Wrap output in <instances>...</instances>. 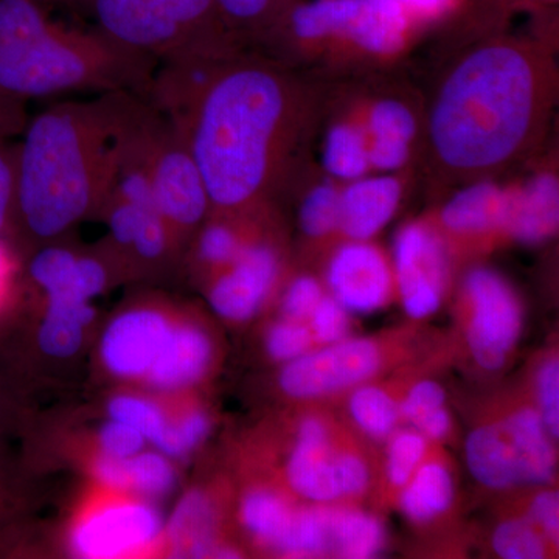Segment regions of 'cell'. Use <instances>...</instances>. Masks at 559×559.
<instances>
[{"instance_id":"cell-29","label":"cell","mask_w":559,"mask_h":559,"mask_svg":"<svg viewBox=\"0 0 559 559\" xmlns=\"http://www.w3.org/2000/svg\"><path fill=\"white\" fill-rule=\"evenodd\" d=\"M323 165L334 178L356 180L370 167L366 134L352 124H340L330 131L323 150Z\"/></svg>"},{"instance_id":"cell-1","label":"cell","mask_w":559,"mask_h":559,"mask_svg":"<svg viewBox=\"0 0 559 559\" xmlns=\"http://www.w3.org/2000/svg\"><path fill=\"white\" fill-rule=\"evenodd\" d=\"M151 103L182 132L212 209L234 212L259 200L288 128V91L277 73L259 66L176 70L157 81Z\"/></svg>"},{"instance_id":"cell-52","label":"cell","mask_w":559,"mask_h":559,"mask_svg":"<svg viewBox=\"0 0 559 559\" xmlns=\"http://www.w3.org/2000/svg\"><path fill=\"white\" fill-rule=\"evenodd\" d=\"M11 417L10 401L7 396L5 389L0 384V439H2L3 432L9 428Z\"/></svg>"},{"instance_id":"cell-31","label":"cell","mask_w":559,"mask_h":559,"mask_svg":"<svg viewBox=\"0 0 559 559\" xmlns=\"http://www.w3.org/2000/svg\"><path fill=\"white\" fill-rule=\"evenodd\" d=\"M349 412L364 432L373 439H385L395 429L400 411L384 390L367 385L353 393Z\"/></svg>"},{"instance_id":"cell-28","label":"cell","mask_w":559,"mask_h":559,"mask_svg":"<svg viewBox=\"0 0 559 559\" xmlns=\"http://www.w3.org/2000/svg\"><path fill=\"white\" fill-rule=\"evenodd\" d=\"M384 528L374 516L360 511L334 510L331 551L347 559H367L380 554Z\"/></svg>"},{"instance_id":"cell-53","label":"cell","mask_w":559,"mask_h":559,"mask_svg":"<svg viewBox=\"0 0 559 559\" xmlns=\"http://www.w3.org/2000/svg\"><path fill=\"white\" fill-rule=\"evenodd\" d=\"M36 2L43 3L44 7L50 5H64V7H76V9L86 10L87 0H36Z\"/></svg>"},{"instance_id":"cell-32","label":"cell","mask_w":559,"mask_h":559,"mask_svg":"<svg viewBox=\"0 0 559 559\" xmlns=\"http://www.w3.org/2000/svg\"><path fill=\"white\" fill-rule=\"evenodd\" d=\"M210 432V418L204 411L197 407L179 411L175 417L168 415L167 430L159 447L160 451L171 460L189 457L191 452L201 447Z\"/></svg>"},{"instance_id":"cell-17","label":"cell","mask_w":559,"mask_h":559,"mask_svg":"<svg viewBox=\"0 0 559 559\" xmlns=\"http://www.w3.org/2000/svg\"><path fill=\"white\" fill-rule=\"evenodd\" d=\"M400 200L396 179H356L340 194V229L352 240H370L395 215Z\"/></svg>"},{"instance_id":"cell-26","label":"cell","mask_w":559,"mask_h":559,"mask_svg":"<svg viewBox=\"0 0 559 559\" xmlns=\"http://www.w3.org/2000/svg\"><path fill=\"white\" fill-rule=\"evenodd\" d=\"M294 509L282 496L271 489H253L242 499L240 518L242 525L259 543L277 551Z\"/></svg>"},{"instance_id":"cell-12","label":"cell","mask_w":559,"mask_h":559,"mask_svg":"<svg viewBox=\"0 0 559 559\" xmlns=\"http://www.w3.org/2000/svg\"><path fill=\"white\" fill-rule=\"evenodd\" d=\"M395 270L401 299L414 319L429 318L440 308L447 257L440 238L423 224H411L395 242Z\"/></svg>"},{"instance_id":"cell-8","label":"cell","mask_w":559,"mask_h":559,"mask_svg":"<svg viewBox=\"0 0 559 559\" xmlns=\"http://www.w3.org/2000/svg\"><path fill=\"white\" fill-rule=\"evenodd\" d=\"M81 511L69 533L75 557L116 559L153 554L164 544L165 521L151 500L114 495Z\"/></svg>"},{"instance_id":"cell-33","label":"cell","mask_w":559,"mask_h":559,"mask_svg":"<svg viewBox=\"0 0 559 559\" xmlns=\"http://www.w3.org/2000/svg\"><path fill=\"white\" fill-rule=\"evenodd\" d=\"M242 246L245 242L230 224L213 221L198 234L194 257L202 267L221 272L234 263Z\"/></svg>"},{"instance_id":"cell-21","label":"cell","mask_w":559,"mask_h":559,"mask_svg":"<svg viewBox=\"0 0 559 559\" xmlns=\"http://www.w3.org/2000/svg\"><path fill=\"white\" fill-rule=\"evenodd\" d=\"M417 131L414 116L403 103L380 102L370 116V165L378 170H399L409 157V145Z\"/></svg>"},{"instance_id":"cell-13","label":"cell","mask_w":559,"mask_h":559,"mask_svg":"<svg viewBox=\"0 0 559 559\" xmlns=\"http://www.w3.org/2000/svg\"><path fill=\"white\" fill-rule=\"evenodd\" d=\"M278 272L277 250L267 242H245L234 263L218 272L210 285V307L231 322L253 318L270 297Z\"/></svg>"},{"instance_id":"cell-35","label":"cell","mask_w":559,"mask_h":559,"mask_svg":"<svg viewBox=\"0 0 559 559\" xmlns=\"http://www.w3.org/2000/svg\"><path fill=\"white\" fill-rule=\"evenodd\" d=\"M300 227L308 237H323L340 227V193L330 183L312 189L300 207Z\"/></svg>"},{"instance_id":"cell-37","label":"cell","mask_w":559,"mask_h":559,"mask_svg":"<svg viewBox=\"0 0 559 559\" xmlns=\"http://www.w3.org/2000/svg\"><path fill=\"white\" fill-rule=\"evenodd\" d=\"M314 337L304 322L296 320H280L271 326L266 336L267 355L278 362H289L299 358L311 348Z\"/></svg>"},{"instance_id":"cell-14","label":"cell","mask_w":559,"mask_h":559,"mask_svg":"<svg viewBox=\"0 0 559 559\" xmlns=\"http://www.w3.org/2000/svg\"><path fill=\"white\" fill-rule=\"evenodd\" d=\"M329 285L334 299L349 312L369 314L384 307L392 293V272L380 250L349 242L331 260Z\"/></svg>"},{"instance_id":"cell-43","label":"cell","mask_w":559,"mask_h":559,"mask_svg":"<svg viewBox=\"0 0 559 559\" xmlns=\"http://www.w3.org/2000/svg\"><path fill=\"white\" fill-rule=\"evenodd\" d=\"M14 145L0 140V237H13Z\"/></svg>"},{"instance_id":"cell-16","label":"cell","mask_w":559,"mask_h":559,"mask_svg":"<svg viewBox=\"0 0 559 559\" xmlns=\"http://www.w3.org/2000/svg\"><path fill=\"white\" fill-rule=\"evenodd\" d=\"M286 476L294 491L325 503L342 496L336 457L330 448L329 432L318 418L304 419L290 452Z\"/></svg>"},{"instance_id":"cell-7","label":"cell","mask_w":559,"mask_h":559,"mask_svg":"<svg viewBox=\"0 0 559 559\" xmlns=\"http://www.w3.org/2000/svg\"><path fill=\"white\" fill-rule=\"evenodd\" d=\"M550 439L539 412L521 409L469 433L466 465L474 479L487 488L549 484L557 463Z\"/></svg>"},{"instance_id":"cell-44","label":"cell","mask_w":559,"mask_h":559,"mask_svg":"<svg viewBox=\"0 0 559 559\" xmlns=\"http://www.w3.org/2000/svg\"><path fill=\"white\" fill-rule=\"evenodd\" d=\"M444 406V390L433 381H421L401 404V415L417 425L419 419Z\"/></svg>"},{"instance_id":"cell-9","label":"cell","mask_w":559,"mask_h":559,"mask_svg":"<svg viewBox=\"0 0 559 559\" xmlns=\"http://www.w3.org/2000/svg\"><path fill=\"white\" fill-rule=\"evenodd\" d=\"M465 294L469 304L466 340L471 355L481 369H502L521 336L520 300L509 283L487 267L469 272Z\"/></svg>"},{"instance_id":"cell-51","label":"cell","mask_w":559,"mask_h":559,"mask_svg":"<svg viewBox=\"0 0 559 559\" xmlns=\"http://www.w3.org/2000/svg\"><path fill=\"white\" fill-rule=\"evenodd\" d=\"M388 2L395 3L406 13L407 10L419 11V13H433V11L443 9L448 0H388Z\"/></svg>"},{"instance_id":"cell-22","label":"cell","mask_w":559,"mask_h":559,"mask_svg":"<svg viewBox=\"0 0 559 559\" xmlns=\"http://www.w3.org/2000/svg\"><path fill=\"white\" fill-rule=\"evenodd\" d=\"M507 193L495 183L480 182L460 191L441 212L444 226L457 234H480L503 226Z\"/></svg>"},{"instance_id":"cell-46","label":"cell","mask_w":559,"mask_h":559,"mask_svg":"<svg viewBox=\"0 0 559 559\" xmlns=\"http://www.w3.org/2000/svg\"><path fill=\"white\" fill-rule=\"evenodd\" d=\"M337 479L342 496H359L369 485V468L356 454L336 455Z\"/></svg>"},{"instance_id":"cell-27","label":"cell","mask_w":559,"mask_h":559,"mask_svg":"<svg viewBox=\"0 0 559 559\" xmlns=\"http://www.w3.org/2000/svg\"><path fill=\"white\" fill-rule=\"evenodd\" d=\"M334 509L311 507L294 510L293 520L282 543L278 554L288 557H320L330 554L333 546Z\"/></svg>"},{"instance_id":"cell-48","label":"cell","mask_w":559,"mask_h":559,"mask_svg":"<svg viewBox=\"0 0 559 559\" xmlns=\"http://www.w3.org/2000/svg\"><path fill=\"white\" fill-rule=\"evenodd\" d=\"M17 506H20L17 492L11 487L5 471L0 468V549L10 544L11 524L17 516Z\"/></svg>"},{"instance_id":"cell-41","label":"cell","mask_w":559,"mask_h":559,"mask_svg":"<svg viewBox=\"0 0 559 559\" xmlns=\"http://www.w3.org/2000/svg\"><path fill=\"white\" fill-rule=\"evenodd\" d=\"M539 415L551 439L559 437V364L550 358L538 371Z\"/></svg>"},{"instance_id":"cell-3","label":"cell","mask_w":559,"mask_h":559,"mask_svg":"<svg viewBox=\"0 0 559 559\" xmlns=\"http://www.w3.org/2000/svg\"><path fill=\"white\" fill-rule=\"evenodd\" d=\"M159 62L97 28L51 20L36 0H0V95L27 103L72 92L148 97Z\"/></svg>"},{"instance_id":"cell-47","label":"cell","mask_w":559,"mask_h":559,"mask_svg":"<svg viewBox=\"0 0 559 559\" xmlns=\"http://www.w3.org/2000/svg\"><path fill=\"white\" fill-rule=\"evenodd\" d=\"M274 0H215L219 16L237 22H252L271 10Z\"/></svg>"},{"instance_id":"cell-36","label":"cell","mask_w":559,"mask_h":559,"mask_svg":"<svg viewBox=\"0 0 559 559\" xmlns=\"http://www.w3.org/2000/svg\"><path fill=\"white\" fill-rule=\"evenodd\" d=\"M426 452V437L414 430H403L390 441L388 455L389 480L404 487L417 471Z\"/></svg>"},{"instance_id":"cell-6","label":"cell","mask_w":559,"mask_h":559,"mask_svg":"<svg viewBox=\"0 0 559 559\" xmlns=\"http://www.w3.org/2000/svg\"><path fill=\"white\" fill-rule=\"evenodd\" d=\"M127 134L143 162L157 209L180 246L205 219L210 205L200 168L179 128L146 98L132 94Z\"/></svg>"},{"instance_id":"cell-42","label":"cell","mask_w":559,"mask_h":559,"mask_svg":"<svg viewBox=\"0 0 559 559\" xmlns=\"http://www.w3.org/2000/svg\"><path fill=\"white\" fill-rule=\"evenodd\" d=\"M322 289L314 278L299 277L294 280L283 296L282 310L286 319L305 322L310 319L311 312L322 299Z\"/></svg>"},{"instance_id":"cell-34","label":"cell","mask_w":559,"mask_h":559,"mask_svg":"<svg viewBox=\"0 0 559 559\" xmlns=\"http://www.w3.org/2000/svg\"><path fill=\"white\" fill-rule=\"evenodd\" d=\"M492 549L500 558L539 559L546 555V543L532 521L511 520L496 528Z\"/></svg>"},{"instance_id":"cell-18","label":"cell","mask_w":559,"mask_h":559,"mask_svg":"<svg viewBox=\"0 0 559 559\" xmlns=\"http://www.w3.org/2000/svg\"><path fill=\"white\" fill-rule=\"evenodd\" d=\"M559 189L554 176L530 180L518 193L507 194L503 226L522 242H540L558 227Z\"/></svg>"},{"instance_id":"cell-25","label":"cell","mask_w":559,"mask_h":559,"mask_svg":"<svg viewBox=\"0 0 559 559\" xmlns=\"http://www.w3.org/2000/svg\"><path fill=\"white\" fill-rule=\"evenodd\" d=\"M362 0H314L297 7L290 14V27L301 39L329 35L352 36Z\"/></svg>"},{"instance_id":"cell-10","label":"cell","mask_w":559,"mask_h":559,"mask_svg":"<svg viewBox=\"0 0 559 559\" xmlns=\"http://www.w3.org/2000/svg\"><path fill=\"white\" fill-rule=\"evenodd\" d=\"M380 364L381 353L374 342L344 340L286 362L280 388L293 399H318L366 381Z\"/></svg>"},{"instance_id":"cell-11","label":"cell","mask_w":559,"mask_h":559,"mask_svg":"<svg viewBox=\"0 0 559 559\" xmlns=\"http://www.w3.org/2000/svg\"><path fill=\"white\" fill-rule=\"evenodd\" d=\"M173 323L168 312L151 305L121 311L103 333V367L117 380L145 382L170 336Z\"/></svg>"},{"instance_id":"cell-24","label":"cell","mask_w":559,"mask_h":559,"mask_svg":"<svg viewBox=\"0 0 559 559\" xmlns=\"http://www.w3.org/2000/svg\"><path fill=\"white\" fill-rule=\"evenodd\" d=\"M176 485L173 460L160 451H142L120 462V495L157 500L170 495Z\"/></svg>"},{"instance_id":"cell-38","label":"cell","mask_w":559,"mask_h":559,"mask_svg":"<svg viewBox=\"0 0 559 559\" xmlns=\"http://www.w3.org/2000/svg\"><path fill=\"white\" fill-rule=\"evenodd\" d=\"M24 283L21 246L11 235L0 237V318L13 307Z\"/></svg>"},{"instance_id":"cell-20","label":"cell","mask_w":559,"mask_h":559,"mask_svg":"<svg viewBox=\"0 0 559 559\" xmlns=\"http://www.w3.org/2000/svg\"><path fill=\"white\" fill-rule=\"evenodd\" d=\"M44 300L46 307L36 331L40 352L58 359L76 355L95 318L92 301L72 294H55L44 297Z\"/></svg>"},{"instance_id":"cell-2","label":"cell","mask_w":559,"mask_h":559,"mask_svg":"<svg viewBox=\"0 0 559 559\" xmlns=\"http://www.w3.org/2000/svg\"><path fill=\"white\" fill-rule=\"evenodd\" d=\"M130 92L66 102L28 117L14 143L13 238L58 240L108 198Z\"/></svg>"},{"instance_id":"cell-4","label":"cell","mask_w":559,"mask_h":559,"mask_svg":"<svg viewBox=\"0 0 559 559\" xmlns=\"http://www.w3.org/2000/svg\"><path fill=\"white\" fill-rule=\"evenodd\" d=\"M527 55L509 46L474 51L443 84L430 117L433 148L454 170L509 160L528 138L538 81Z\"/></svg>"},{"instance_id":"cell-50","label":"cell","mask_w":559,"mask_h":559,"mask_svg":"<svg viewBox=\"0 0 559 559\" xmlns=\"http://www.w3.org/2000/svg\"><path fill=\"white\" fill-rule=\"evenodd\" d=\"M451 425V415L448 414L443 406L440 409L433 411L432 414L426 415L425 418L419 419L415 426L419 429V433L428 437V439L440 440L450 432Z\"/></svg>"},{"instance_id":"cell-15","label":"cell","mask_w":559,"mask_h":559,"mask_svg":"<svg viewBox=\"0 0 559 559\" xmlns=\"http://www.w3.org/2000/svg\"><path fill=\"white\" fill-rule=\"evenodd\" d=\"M212 359L213 344L207 331L189 320H175L145 382L156 392H180L202 380Z\"/></svg>"},{"instance_id":"cell-40","label":"cell","mask_w":559,"mask_h":559,"mask_svg":"<svg viewBox=\"0 0 559 559\" xmlns=\"http://www.w3.org/2000/svg\"><path fill=\"white\" fill-rule=\"evenodd\" d=\"M347 312L334 297H322L308 319L311 322L312 337L329 345L344 341L349 329Z\"/></svg>"},{"instance_id":"cell-23","label":"cell","mask_w":559,"mask_h":559,"mask_svg":"<svg viewBox=\"0 0 559 559\" xmlns=\"http://www.w3.org/2000/svg\"><path fill=\"white\" fill-rule=\"evenodd\" d=\"M404 487L401 509L411 521L418 524L440 516L454 500V480L441 463L419 466Z\"/></svg>"},{"instance_id":"cell-5","label":"cell","mask_w":559,"mask_h":559,"mask_svg":"<svg viewBox=\"0 0 559 559\" xmlns=\"http://www.w3.org/2000/svg\"><path fill=\"white\" fill-rule=\"evenodd\" d=\"M95 28L162 62L209 58L215 0H87Z\"/></svg>"},{"instance_id":"cell-49","label":"cell","mask_w":559,"mask_h":559,"mask_svg":"<svg viewBox=\"0 0 559 559\" xmlns=\"http://www.w3.org/2000/svg\"><path fill=\"white\" fill-rule=\"evenodd\" d=\"M27 119L24 103L10 100L0 95V140L20 138Z\"/></svg>"},{"instance_id":"cell-45","label":"cell","mask_w":559,"mask_h":559,"mask_svg":"<svg viewBox=\"0 0 559 559\" xmlns=\"http://www.w3.org/2000/svg\"><path fill=\"white\" fill-rule=\"evenodd\" d=\"M530 521L538 525L539 532L550 543H558L559 499L557 491H544L536 496L530 507Z\"/></svg>"},{"instance_id":"cell-39","label":"cell","mask_w":559,"mask_h":559,"mask_svg":"<svg viewBox=\"0 0 559 559\" xmlns=\"http://www.w3.org/2000/svg\"><path fill=\"white\" fill-rule=\"evenodd\" d=\"M98 451L114 459H130L145 451L148 441L127 423L106 419L97 432Z\"/></svg>"},{"instance_id":"cell-30","label":"cell","mask_w":559,"mask_h":559,"mask_svg":"<svg viewBox=\"0 0 559 559\" xmlns=\"http://www.w3.org/2000/svg\"><path fill=\"white\" fill-rule=\"evenodd\" d=\"M109 418L139 430L148 444L159 447L168 425V414L156 401L134 393H120L108 403Z\"/></svg>"},{"instance_id":"cell-19","label":"cell","mask_w":559,"mask_h":559,"mask_svg":"<svg viewBox=\"0 0 559 559\" xmlns=\"http://www.w3.org/2000/svg\"><path fill=\"white\" fill-rule=\"evenodd\" d=\"M216 510L201 489L187 492L179 500L171 518L165 521L164 544L173 557H213L216 546Z\"/></svg>"}]
</instances>
